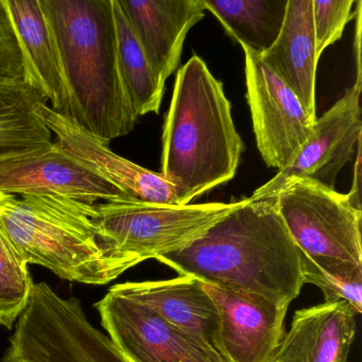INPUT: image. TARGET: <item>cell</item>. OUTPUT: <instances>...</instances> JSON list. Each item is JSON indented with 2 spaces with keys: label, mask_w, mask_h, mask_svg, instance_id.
Here are the masks:
<instances>
[{
  "label": "cell",
  "mask_w": 362,
  "mask_h": 362,
  "mask_svg": "<svg viewBox=\"0 0 362 362\" xmlns=\"http://www.w3.org/2000/svg\"><path fill=\"white\" fill-rule=\"evenodd\" d=\"M156 259L181 276L273 304L289 306L304 285L303 253L275 197L240 201L202 236Z\"/></svg>",
  "instance_id": "cell-1"
},
{
  "label": "cell",
  "mask_w": 362,
  "mask_h": 362,
  "mask_svg": "<svg viewBox=\"0 0 362 362\" xmlns=\"http://www.w3.org/2000/svg\"><path fill=\"white\" fill-rule=\"evenodd\" d=\"M243 151L223 84L194 54L177 71L163 132L160 173L179 205L230 181Z\"/></svg>",
  "instance_id": "cell-2"
},
{
  "label": "cell",
  "mask_w": 362,
  "mask_h": 362,
  "mask_svg": "<svg viewBox=\"0 0 362 362\" xmlns=\"http://www.w3.org/2000/svg\"><path fill=\"white\" fill-rule=\"evenodd\" d=\"M74 103L71 119L107 144L137 116L118 64L113 0H41Z\"/></svg>",
  "instance_id": "cell-3"
},
{
  "label": "cell",
  "mask_w": 362,
  "mask_h": 362,
  "mask_svg": "<svg viewBox=\"0 0 362 362\" xmlns=\"http://www.w3.org/2000/svg\"><path fill=\"white\" fill-rule=\"evenodd\" d=\"M96 204L52 196H7L0 201V230L26 264L67 281L105 285L132 268L101 238Z\"/></svg>",
  "instance_id": "cell-4"
},
{
  "label": "cell",
  "mask_w": 362,
  "mask_h": 362,
  "mask_svg": "<svg viewBox=\"0 0 362 362\" xmlns=\"http://www.w3.org/2000/svg\"><path fill=\"white\" fill-rule=\"evenodd\" d=\"M239 204L240 201L187 205L110 201L96 204L94 220L107 247L134 267L186 247Z\"/></svg>",
  "instance_id": "cell-5"
},
{
  "label": "cell",
  "mask_w": 362,
  "mask_h": 362,
  "mask_svg": "<svg viewBox=\"0 0 362 362\" xmlns=\"http://www.w3.org/2000/svg\"><path fill=\"white\" fill-rule=\"evenodd\" d=\"M275 198L290 235L313 264L362 266L361 209L347 194L298 181Z\"/></svg>",
  "instance_id": "cell-6"
},
{
  "label": "cell",
  "mask_w": 362,
  "mask_h": 362,
  "mask_svg": "<svg viewBox=\"0 0 362 362\" xmlns=\"http://www.w3.org/2000/svg\"><path fill=\"white\" fill-rule=\"evenodd\" d=\"M361 62L357 79L344 96L315 120L313 132L289 166L254 192L252 201L273 198L298 181H313L334 189L341 169L361 145Z\"/></svg>",
  "instance_id": "cell-7"
},
{
  "label": "cell",
  "mask_w": 362,
  "mask_h": 362,
  "mask_svg": "<svg viewBox=\"0 0 362 362\" xmlns=\"http://www.w3.org/2000/svg\"><path fill=\"white\" fill-rule=\"evenodd\" d=\"M241 47L257 148L267 166L281 171L298 156L313 134L317 117L307 113L296 94L264 64L260 52Z\"/></svg>",
  "instance_id": "cell-8"
},
{
  "label": "cell",
  "mask_w": 362,
  "mask_h": 362,
  "mask_svg": "<svg viewBox=\"0 0 362 362\" xmlns=\"http://www.w3.org/2000/svg\"><path fill=\"white\" fill-rule=\"evenodd\" d=\"M95 307L109 338L129 362H228L213 347L114 290Z\"/></svg>",
  "instance_id": "cell-9"
},
{
  "label": "cell",
  "mask_w": 362,
  "mask_h": 362,
  "mask_svg": "<svg viewBox=\"0 0 362 362\" xmlns=\"http://www.w3.org/2000/svg\"><path fill=\"white\" fill-rule=\"evenodd\" d=\"M0 192L14 197H60L88 204L134 200L56 141L0 158Z\"/></svg>",
  "instance_id": "cell-10"
},
{
  "label": "cell",
  "mask_w": 362,
  "mask_h": 362,
  "mask_svg": "<svg viewBox=\"0 0 362 362\" xmlns=\"http://www.w3.org/2000/svg\"><path fill=\"white\" fill-rule=\"evenodd\" d=\"M37 112L50 132L56 135L54 141L63 150L131 198L143 202L179 205L175 187L162 173L118 156L110 149V144L86 131L71 118L57 113L47 103H41Z\"/></svg>",
  "instance_id": "cell-11"
},
{
  "label": "cell",
  "mask_w": 362,
  "mask_h": 362,
  "mask_svg": "<svg viewBox=\"0 0 362 362\" xmlns=\"http://www.w3.org/2000/svg\"><path fill=\"white\" fill-rule=\"evenodd\" d=\"M202 285L219 308L222 357L228 362H270L285 334L289 306Z\"/></svg>",
  "instance_id": "cell-12"
},
{
  "label": "cell",
  "mask_w": 362,
  "mask_h": 362,
  "mask_svg": "<svg viewBox=\"0 0 362 362\" xmlns=\"http://www.w3.org/2000/svg\"><path fill=\"white\" fill-rule=\"evenodd\" d=\"M1 4L22 50L24 83L49 101L54 112L73 118V97L41 0H1Z\"/></svg>",
  "instance_id": "cell-13"
},
{
  "label": "cell",
  "mask_w": 362,
  "mask_h": 362,
  "mask_svg": "<svg viewBox=\"0 0 362 362\" xmlns=\"http://www.w3.org/2000/svg\"><path fill=\"white\" fill-rule=\"evenodd\" d=\"M150 64L166 80L179 69L190 29L203 20V0H117Z\"/></svg>",
  "instance_id": "cell-14"
},
{
  "label": "cell",
  "mask_w": 362,
  "mask_h": 362,
  "mask_svg": "<svg viewBox=\"0 0 362 362\" xmlns=\"http://www.w3.org/2000/svg\"><path fill=\"white\" fill-rule=\"evenodd\" d=\"M111 289L149 307L169 323L220 354L219 308L199 279L180 276L168 281L118 284Z\"/></svg>",
  "instance_id": "cell-15"
},
{
  "label": "cell",
  "mask_w": 362,
  "mask_h": 362,
  "mask_svg": "<svg viewBox=\"0 0 362 362\" xmlns=\"http://www.w3.org/2000/svg\"><path fill=\"white\" fill-rule=\"evenodd\" d=\"M356 315L345 302H324L296 311L270 362H347Z\"/></svg>",
  "instance_id": "cell-16"
},
{
  "label": "cell",
  "mask_w": 362,
  "mask_h": 362,
  "mask_svg": "<svg viewBox=\"0 0 362 362\" xmlns=\"http://www.w3.org/2000/svg\"><path fill=\"white\" fill-rule=\"evenodd\" d=\"M264 64L292 90L307 113L315 115V75L319 58L313 30V0H288L276 41L260 54Z\"/></svg>",
  "instance_id": "cell-17"
},
{
  "label": "cell",
  "mask_w": 362,
  "mask_h": 362,
  "mask_svg": "<svg viewBox=\"0 0 362 362\" xmlns=\"http://www.w3.org/2000/svg\"><path fill=\"white\" fill-rule=\"evenodd\" d=\"M288 0H203L226 33L241 46L266 52L281 33Z\"/></svg>",
  "instance_id": "cell-18"
},
{
  "label": "cell",
  "mask_w": 362,
  "mask_h": 362,
  "mask_svg": "<svg viewBox=\"0 0 362 362\" xmlns=\"http://www.w3.org/2000/svg\"><path fill=\"white\" fill-rule=\"evenodd\" d=\"M43 103L24 82L0 88V158L52 143V133L37 112Z\"/></svg>",
  "instance_id": "cell-19"
},
{
  "label": "cell",
  "mask_w": 362,
  "mask_h": 362,
  "mask_svg": "<svg viewBox=\"0 0 362 362\" xmlns=\"http://www.w3.org/2000/svg\"><path fill=\"white\" fill-rule=\"evenodd\" d=\"M118 64L122 83L137 117L158 114L166 82L150 64L117 0H113Z\"/></svg>",
  "instance_id": "cell-20"
},
{
  "label": "cell",
  "mask_w": 362,
  "mask_h": 362,
  "mask_svg": "<svg viewBox=\"0 0 362 362\" xmlns=\"http://www.w3.org/2000/svg\"><path fill=\"white\" fill-rule=\"evenodd\" d=\"M302 268L304 284L319 287L326 303L345 302L356 313H361L362 266L341 264L319 267L303 254Z\"/></svg>",
  "instance_id": "cell-21"
},
{
  "label": "cell",
  "mask_w": 362,
  "mask_h": 362,
  "mask_svg": "<svg viewBox=\"0 0 362 362\" xmlns=\"http://www.w3.org/2000/svg\"><path fill=\"white\" fill-rule=\"evenodd\" d=\"M353 0H313V30L317 58L342 37L346 25L356 18Z\"/></svg>",
  "instance_id": "cell-22"
},
{
  "label": "cell",
  "mask_w": 362,
  "mask_h": 362,
  "mask_svg": "<svg viewBox=\"0 0 362 362\" xmlns=\"http://www.w3.org/2000/svg\"><path fill=\"white\" fill-rule=\"evenodd\" d=\"M23 82L22 50L9 14L0 0V88Z\"/></svg>",
  "instance_id": "cell-23"
},
{
  "label": "cell",
  "mask_w": 362,
  "mask_h": 362,
  "mask_svg": "<svg viewBox=\"0 0 362 362\" xmlns=\"http://www.w3.org/2000/svg\"><path fill=\"white\" fill-rule=\"evenodd\" d=\"M0 279L25 289H31L33 277L28 264L22 262L0 230Z\"/></svg>",
  "instance_id": "cell-24"
},
{
  "label": "cell",
  "mask_w": 362,
  "mask_h": 362,
  "mask_svg": "<svg viewBox=\"0 0 362 362\" xmlns=\"http://www.w3.org/2000/svg\"><path fill=\"white\" fill-rule=\"evenodd\" d=\"M31 289L18 287L0 279V324L11 328L24 311Z\"/></svg>",
  "instance_id": "cell-25"
},
{
  "label": "cell",
  "mask_w": 362,
  "mask_h": 362,
  "mask_svg": "<svg viewBox=\"0 0 362 362\" xmlns=\"http://www.w3.org/2000/svg\"><path fill=\"white\" fill-rule=\"evenodd\" d=\"M6 197H7V194H1V192H0V201L4 200V199H5Z\"/></svg>",
  "instance_id": "cell-26"
}]
</instances>
